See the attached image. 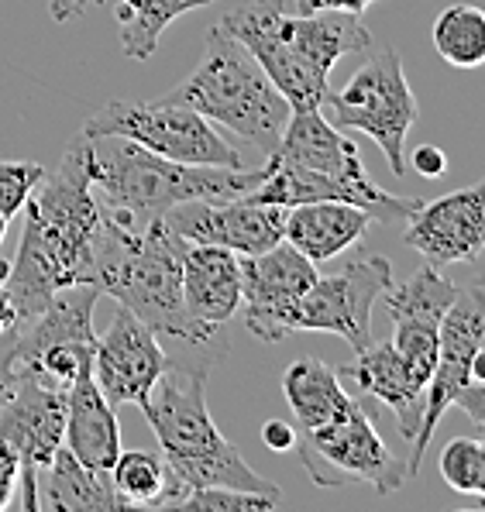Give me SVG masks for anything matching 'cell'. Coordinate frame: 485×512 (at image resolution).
<instances>
[{"label":"cell","mask_w":485,"mask_h":512,"mask_svg":"<svg viewBox=\"0 0 485 512\" xmlns=\"http://www.w3.org/2000/svg\"><path fill=\"white\" fill-rule=\"evenodd\" d=\"M21 214L25 231L4 286L18 320H25L42 310L59 289L93 282L104 203L93 196L83 138L66 148L59 169L35 186Z\"/></svg>","instance_id":"1"},{"label":"cell","mask_w":485,"mask_h":512,"mask_svg":"<svg viewBox=\"0 0 485 512\" xmlns=\"http://www.w3.org/2000/svg\"><path fill=\"white\" fill-rule=\"evenodd\" d=\"M86 141L90 183L100 189L104 207L131 227L162 220L186 200H231L245 196L265 179V169L231 165H186L148 152L121 135H97Z\"/></svg>","instance_id":"2"},{"label":"cell","mask_w":485,"mask_h":512,"mask_svg":"<svg viewBox=\"0 0 485 512\" xmlns=\"http://www.w3.org/2000/svg\"><path fill=\"white\" fill-rule=\"evenodd\" d=\"M183 251L186 241L162 220L131 227L104 207L93 282L104 296H114L117 306L145 320L155 334L207 348L210 337L200 334L183 306Z\"/></svg>","instance_id":"3"},{"label":"cell","mask_w":485,"mask_h":512,"mask_svg":"<svg viewBox=\"0 0 485 512\" xmlns=\"http://www.w3.org/2000/svg\"><path fill=\"white\" fill-rule=\"evenodd\" d=\"M138 406L159 440V454L186 488L228 485L283 499L279 485L258 475L238 454V447L217 430L207 409V365L193 368L169 361Z\"/></svg>","instance_id":"4"},{"label":"cell","mask_w":485,"mask_h":512,"mask_svg":"<svg viewBox=\"0 0 485 512\" xmlns=\"http://www.w3.org/2000/svg\"><path fill=\"white\" fill-rule=\"evenodd\" d=\"M162 100L197 110L210 124H221L265 155L276 152L289 121L286 97L221 25L207 31V49L197 69Z\"/></svg>","instance_id":"5"},{"label":"cell","mask_w":485,"mask_h":512,"mask_svg":"<svg viewBox=\"0 0 485 512\" xmlns=\"http://www.w3.org/2000/svg\"><path fill=\"white\" fill-rule=\"evenodd\" d=\"M451 406L465 409L475 430L485 423V296L482 279L458 286L437 334V361L424 392V420L410 444V475H417L441 416Z\"/></svg>","instance_id":"6"},{"label":"cell","mask_w":485,"mask_h":512,"mask_svg":"<svg viewBox=\"0 0 485 512\" xmlns=\"http://www.w3.org/2000/svg\"><path fill=\"white\" fill-rule=\"evenodd\" d=\"M100 296L104 293L93 282L59 289L42 310L7 330L0 337V348L11 378L21 372H42L62 385H73L80 375L93 372V348H97L93 306Z\"/></svg>","instance_id":"7"},{"label":"cell","mask_w":485,"mask_h":512,"mask_svg":"<svg viewBox=\"0 0 485 512\" xmlns=\"http://www.w3.org/2000/svg\"><path fill=\"white\" fill-rule=\"evenodd\" d=\"M293 451L300 454V464L320 488L362 482L379 495H393L410 478V464L386 447L362 399H355L348 413L324 427L296 430Z\"/></svg>","instance_id":"8"},{"label":"cell","mask_w":485,"mask_h":512,"mask_svg":"<svg viewBox=\"0 0 485 512\" xmlns=\"http://www.w3.org/2000/svg\"><path fill=\"white\" fill-rule=\"evenodd\" d=\"M97 135H121L148 152L162 155L172 162L186 165H231L241 169V155L207 117L183 104L155 100V104H138V100H107L100 110L86 117L80 138Z\"/></svg>","instance_id":"9"},{"label":"cell","mask_w":485,"mask_h":512,"mask_svg":"<svg viewBox=\"0 0 485 512\" xmlns=\"http://www.w3.org/2000/svg\"><path fill=\"white\" fill-rule=\"evenodd\" d=\"M334 128L362 131L382 148L396 176L406 172L403 145L417 121V97L396 49H379L338 93H327Z\"/></svg>","instance_id":"10"},{"label":"cell","mask_w":485,"mask_h":512,"mask_svg":"<svg viewBox=\"0 0 485 512\" xmlns=\"http://www.w3.org/2000/svg\"><path fill=\"white\" fill-rule=\"evenodd\" d=\"M393 286V265L389 258L358 251L348 258L341 272L317 275L314 286L300 296L293 310L296 330H320L348 341L355 351L372 344V306Z\"/></svg>","instance_id":"11"},{"label":"cell","mask_w":485,"mask_h":512,"mask_svg":"<svg viewBox=\"0 0 485 512\" xmlns=\"http://www.w3.org/2000/svg\"><path fill=\"white\" fill-rule=\"evenodd\" d=\"M241 262V320L255 337L276 344L293 334V310L314 286L317 265L279 241L258 255H238Z\"/></svg>","instance_id":"12"},{"label":"cell","mask_w":485,"mask_h":512,"mask_svg":"<svg viewBox=\"0 0 485 512\" xmlns=\"http://www.w3.org/2000/svg\"><path fill=\"white\" fill-rule=\"evenodd\" d=\"M245 200L252 203H272V207H300V203H317V200H338L351 203V207L365 210L379 224H403L413 210L424 200L417 196H393L382 186H375L369 172H351V176H331V172H314V169H296V165L265 162V179L252 193H245Z\"/></svg>","instance_id":"13"},{"label":"cell","mask_w":485,"mask_h":512,"mask_svg":"<svg viewBox=\"0 0 485 512\" xmlns=\"http://www.w3.org/2000/svg\"><path fill=\"white\" fill-rule=\"evenodd\" d=\"M166 365L169 354L159 344V334L131 310L117 306L111 324L104 334H97V348H93V382L107 403L114 409L138 406L166 372Z\"/></svg>","instance_id":"14"},{"label":"cell","mask_w":485,"mask_h":512,"mask_svg":"<svg viewBox=\"0 0 485 512\" xmlns=\"http://www.w3.org/2000/svg\"><path fill=\"white\" fill-rule=\"evenodd\" d=\"M286 210L272 203H252L245 196L231 200H186L176 203L162 224L193 244H214L234 255H258L283 241Z\"/></svg>","instance_id":"15"},{"label":"cell","mask_w":485,"mask_h":512,"mask_svg":"<svg viewBox=\"0 0 485 512\" xmlns=\"http://www.w3.org/2000/svg\"><path fill=\"white\" fill-rule=\"evenodd\" d=\"M382 296H386V310L393 317V348L400 351L413 378L427 385L437 361L441 320L448 306L455 303L458 282H451L448 275H441V269L424 262L400 289L389 286Z\"/></svg>","instance_id":"16"},{"label":"cell","mask_w":485,"mask_h":512,"mask_svg":"<svg viewBox=\"0 0 485 512\" xmlns=\"http://www.w3.org/2000/svg\"><path fill=\"white\" fill-rule=\"evenodd\" d=\"M403 241L434 269L479 262L485 244V186L475 183L441 200H424L406 217Z\"/></svg>","instance_id":"17"},{"label":"cell","mask_w":485,"mask_h":512,"mask_svg":"<svg viewBox=\"0 0 485 512\" xmlns=\"http://www.w3.org/2000/svg\"><path fill=\"white\" fill-rule=\"evenodd\" d=\"M66 392L69 385L42 372L14 375V385L0 406V440L14 447L21 464L45 471L56 458L66 433Z\"/></svg>","instance_id":"18"},{"label":"cell","mask_w":485,"mask_h":512,"mask_svg":"<svg viewBox=\"0 0 485 512\" xmlns=\"http://www.w3.org/2000/svg\"><path fill=\"white\" fill-rule=\"evenodd\" d=\"M183 306L203 337L214 341L217 330L241 306V262L228 248L186 241L183 251Z\"/></svg>","instance_id":"19"},{"label":"cell","mask_w":485,"mask_h":512,"mask_svg":"<svg viewBox=\"0 0 485 512\" xmlns=\"http://www.w3.org/2000/svg\"><path fill=\"white\" fill-rule=\"evenodd\" d=\"M276 31L293 52V59L317 83H331L334 62L344 55L365 52L372 45L369 28L362 25V14L348 11H317V14H289L286 7L276 18Z\"/></svg>","instance_id":"20"},{"label":"cell","mask_w":485,"mask_h":512,"mask_svg":"<svg viewBox=\"0 0 485 512\" xmlns=\"http://www.w3.org/2000/svg\"><path fill=\"white\" fill-rule=\"evenodd\" d=\"M344 375L355 378V385L365 396L379 399L382 406H389L400 423V437L406 444H413L424 420V392L427 385H420L413 372L406 368L400 351L393 348V341H372L369 348L358 351V358L344 368Z\"/></svg>","instance_id":"21"},{"label":"cell","mask_w":485,"mask_h":512,"mask_svg":"<svg viewBox=\"0 0 485 512\" xmlns=\"http://www.w3.org/2000/svg\"><path fill=\"white\" fill-rule=\"evenodd\" d=\"M62 444L73 451V458L93 471H111L121 454V427H117L114 406L86 372L69 385L66 392V433Z\"/></svg>","instance_id":"22"},{"label":"cell","mask_w":485,"mask_h":512,"mask_svg":"<svg viewBox=\"0 0 485 512\" xmlns=\"http://www.w3.org/2000/svg\"><path fill=\"white\" fill-rule=\"evenodd\" d=\"M372 217L365 210L338 200H317L289 207L283 220V241L293 244L300 255H307L314 265H324L338 258L341 251L355 248L365 238Z\"/></svg>","instance_id":"23"},{"label":"cell","mask_w":485,"mask_h":512,"mask_svg":"<svg viewBox=\"0 0 485 512\" xmlns=\"http://www.w3.org/2000/svg\"><path fill=\"white\" fill-rule=\"evenodd\" d=\"M269 159L296 165V169L331 172V176L365 172L355 141L341 135V128H334L320 110H289L283 138Z\"/></svg>","instance_id":"24"},{"label":"cell","mask_w":485,"mask_h":512,"mask_svg":"<svg viewBox=\"0 0 485 512\" xmlns=\"http://www.w3.org/2000/svg\"><path fill=\"white\" fill-rule=\"evenodd\" d=\"M45 485H38V509L52 512H117L124 509L121 495L111 485V471H93L73 458L66 444L49 464Z\"/></svg>","instance_id":"25"},{"label":"cell","mask_w":485,"mask_h":512,"mask_svg":"<svg viewBox=\"0 0 485 512\" xmlns=\"http://www.w3.org/2000/svg\"><path fill=\"white\" fill-rule=\"evenodd\" d=\"M286 403L293 409V430H314L324 423L338 420L351 409L355 399L341 389L338 372L327 361L314 358H296L283 375Z\"/></svg>","instance_id":"26"},{"label":"cell","mask_w":485,"mask_h":512,"mask_svg":"<svg viewBox=\"0 0 485 512\" xmlns=\"http://www.w3.org/2000/svg\"><path fill=\"white\" fill-rule=\"evenodd\" d=\"M111 485L121 495L124 509H176L190 488L172 475L166 458L155 451H124L111 468Z\"/></svg>","instance_id":"27"},{"label":"cell","mask_w":485,"mask_h":512,"mask_svg":"<svg viewBox=\"0 0 485 512\" xmlns=\"http://www.w3.org/2000/svg\"><path fill=\"white\" fill-rule=\"evenodd\" d=\"M190 11L186 0H121L117 7V31H121V52L128 59H152L159 38L172 21Z\"/></svg>","instance_id":"28"},{"label":"cell","mask_w":485,"mask_h":512,"mask_svg":"<svg viewBox=\"0 0 485 512\" xmlns=\"http://www.w3.org/2000/svg\"><path fill=\"white\" fill-rule=\"evenodd\" d=\"M434 49L455 69H479L485 62V14L472 4L444 7L434 21Z\"/></svg>","instance_id":"29"},{"label":"cell","mask_w":485,"mask_h":512,"mask_svg":"<svg viewBox=\"0 0 485 512\" xmlns=\"http://www.w3.org/2000/svg\"><path fill=\"white\" fill-rule=\"evenodd\" d=\"M441 478L461 495H485V444L479 437H455L441 451Z\"/></svg>","instance_id":"30"},{"label":"cell","mask_w":485,"mask_h":512,"mask_svg":"<svg viewBox=\"0 0 485 512\" xmlns=\"http://www.w3.org/2000/svg\"><path fill=\"white\" fill-rule=\"evenodd\" d=\"M279 499L276 495H262V492H241V488L228 485H203L190 488V492L179 499L176 509H200V512H245V509H276Z\"/></svg>","instance_id":"31"},{"label":"cell","mask_w":485,"mask_h":512,"mask_svg":"<svg viewBox=\"0 0 485 512\" xmlns=\"http://www.w3.org/2000/svg\"><path fill=\"white\" fill-rule=\"evenodd\" d=\"M45 179V165L28 159H4L0 162V214L18 217L25 210L28 196Z\"/></svg>","instance_id":"32"},{"label":"cell","mask_w":485,"mask_h":512,"mask_svg":"<svg viewBox=\"0 0 485 512\" xmlns=\"http://www.w3.org/2000/svg\"><path fill=\"white\" fill-rule=\"evenodd\" d=\"M18 475H21V458L14 454L11 444L0 440V509H7L18 492Z\"/></svg>","instance_id":"33"},{"label":"cell","mask_w":485,"mask_h":512,"mask_svg":"<svg viewBox=\"0 0 485 512\" xmlns=\"http://www.w3.org/2000/svg\"><path fill=\"white\" fill-rule=\"evenodd\" d=\"M410 165H413V172H420L424 179H441L444 172H448V155L437 145H420L417 152H413Z\"/></svg>","instance_id":"34"},{"label":"cell","mask_w":485,"mask_h":512,"mask_svg":"<svg viewBox=\"0 0 485 512\" xmlns=\"http://www.w3.org/2000/svg\"><path fill=\"white\" fill-rule=\"evenodd\" d=\"M375 0H293L296 14H317V11H348V14H365V7Z\"/></svg>","instance_id":"35"},{"label":"cell","mask_w":485,"mask_h":512,"mask_svg":"<svg viewBox=\"0 0 485 512\" xmlns=\"http://www.w3.org/2000/svg\"><path fill=\"white\" fill-rule=\"evenodd\" d=\"M293 440H296V430L293 423H283V420H269L262 423V444L276 454H286L293 451Z\"/></svg>","instance_id":"36"},{"label":"cell","mask_w":485,"mask_h":512,"mask_svg":"<svg viewBox=\"0 0 485 512\" xmlns=\"http://www.w3.org/2000/svg\"><path fill=\"white\" fill-rule=\"evenodd\" d=\"M7 272H11V258H0V337L7 334L14 324H18V313L11 306V296H7Z\"/></svg>","instance_id":"37"},{"label":"cell","mask_w":485,"mask_h":512,"mask_svg":"<svg viewBox=\"0 0 485 512\" xmlns=\"http://www.w3.org/2000/svg\"><path fill=\"white\" fill-rule=\"evenodd\" d=\"M100 4H107V0H52L49 4V14H52V21H69V18H76L80 11H86V7H100Z\"/></svg>","instance_id":"38"},{"label":"cell","mask_w":485,"mask_h":512,"mask_svg":"<svg viewBox=\"0 0 485 512\" xmlns=\"http://www.w3.org/2000/svg\"><path fill=\"white\" fill-rule=\"evenodd\" d=\"M14 378H11V368H7V358H4V348H0V406H4L7 392H11Z\"/></svg>","instance_id":"39"},{"label":"cell","mask_w":485,"mask_h":512,"mask_svg":"<svg viewBox=\"0 0 485 512\" xmlns=\"http://www.w3.org/2000/svg\"><path fill=\"white\" fill-rule=\"evenodd\" d=\"M186 4H190V11H197V7H210L214 0H186Z\"/></svg>","instance_id":"40"},{"label":"cell","mask_w":485,"mask_h":512,"mask_svg":"<svg viewBox=\"0 0 485 512\" xmlns=\"http://www.w3.org/2000/svg\"><path fill=\"white\" fill-rule=\"evenodd\" d=\"M7 224H11V217L0 214V241H4V234H7Z\"/></svg>","instance_id":"41"}]
</instances>
